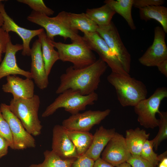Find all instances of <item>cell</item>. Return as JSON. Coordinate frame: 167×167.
I'll use <instances>...</instances> for the list:
<instances>
[{"mask_svg": "<svg viewBox=\"0 0 167 167\" xmlns=\"http://www.w3.org/2000/svg\"><path fill=\"white\" fill-rule=\"evenodd\" d=\"M95 161L84 154L74 161L72 167H93Z\"/></svg>", "mask_w": 167, "mask_h": 167, "instance_id": "34", "label": "cell"}, {"mask_svg": "<svg viewBox=\"0 0 167 167\" xmlns=\"http://www.w3.org/2000/svg\"><path fill=\"white\" fill-rule=\"evenodd\" d=\"M153 148V140H147L143 145L140 156L155 167L158 165L160 159L154 151Z\"/></svg>", "mask_w": 167, "mask_h": 167, "instance_id": "29", "label": "cell"}, {"mask_svg": "<svg viewBox=\"0 0 167 167\" xmlns=\"http://www.w3.org/2000/svg\"><path fill=\"white\" fill-rule=\"evenodd\" d=\"M40 104L39 96L34 95L29 99L12 98L9 105L11 111L20 120L25 130L34 136L41 134L42 127L38 116Z\"/></svg>", "mask_w": 167, "mask_h": 167, "instance_id": "4", "label": "cell"}, {"mask_svg": "<svg viewBox=\"0 0 167 167\" xmlns=\"http://www.w3.org/2000/svg\"><path fill=\"white\" fill-rule=\"evenodd\" d=\"M17 1L28 5L33 11L42 13L49 16L54 13V11L48 7L42 0H17Z\"/></svg>", "mask_w": 167, "mask_h": 167, "instance_id": "30", "label": "cell"}, {"mask_svg": "<svg viewBox=\"0 0 167 167\" xmlns=\"http://www.w3.org/2000/svg\"><path fill=\"white\" fill-rule=\"evenodd\" d=\"M0 110L9 125L14 149L23 150L34 148L36 146L35 139L25 130L20 120L11 111L9 105L1 103Z\"/></svg>", "mask_w": 167, "mask_h": 167, "instance_id": "10", "label": "cell"}, {"mask_svg": "<svg viewBox=\"0 0 167 167\" xmlns=\"http://www.w3.org/2000/svg\"><path fill=\"white\" fill-rule=\"evenodd\" d=\"M115 167H132L127 162L123 163Z\"/></svg>", "mask_w": 167, "mask_h": 167, "instance_id": "40", "label": "cell"}, {"mask_svg": "<svg viewBox=\"0 0 167 167\" xmlns=\"http://www.w3.org/2000/svg\"><path fill=\"white\" fill-rule=\"evenodd\" d=\"M66 19L73 30H79L84 34L96 32L98 26L85 13L76 14L66 12Z\"/></svg>", "mask_w": 167, "mask_h": 167, "instance_id": "20", "label": "cell"}, {"mask_svg": "<svg viewBox=\"0 0 167 167\" xmlns=\"http://www.w3.org/2000/svg\"><path fill=\"white\" fill-rule=\"evenodd\" d=\"M52 42L54 48L57 49L59 60L63 62H71L75 68L86 67L97 60L95 55L84 39L69 44L53 40Z\"/></svg>", "mask_w": 167, "mask_h": 167, "instance_id": "6", "label": "cell"}, {"mask_svg": "<svg viewBox=\"0 0 167 167\" xmlns=\"http://www.w3.org/2000/svg\"><path fill=\"white\" fill-rule=\"evenodd\" d=\"M107 79L114 88L118 99L123 107H134L147 98L148 90L146 85L130 75L112 72Z\"/></svg>", "mask_w": 167, "mask_h": 167, "instance_id": "2", "label": "cell"}, {"mask_svg": "<svg viewBox=\"0 0 167 167\" xmlns=\"http://www.w3.org/2000/svg\"><path fill=\"white\" fill-rule=\"evenodd\" d=\"M67 132L79 156L84 155L91 144L93 135L87 131L67 130Z\"/></svg>", "mask_w": 167, "mask_h": 167, "instance_id": "25", "label": "cell"}, {"mask_svg": "<svg viewBox=\"0 0 167 167\" xmlns=\"http://www.w3.org/2000/svg\"><path fill=\"white\" fill-rule=\"evenodd\" d=\"M31 58L30 72L37 87L40 89L46 88L49 84L48 76L46 72L41 43L36 40L31 49Z\"/></svg>", "mask_w": 167, "mask_h": 167, "instance_id": "16", "label": "cell"}, {"mask_svg": "<svg viewBox=\"0 0 167 167\" xmlns=\"http://www.w3.org/2000/svg\"><path fill=\"white\" fill-rule=\"evenodd\" d=\"M126 162L132 167H154L150 162L140 156L131 155Z\"/></svg>", "mask_w": 167, "mask_h": 167, "instance_id": "33", "label": "cell"}, {"mask_svg": "<svg viewBox=\"0 0 167 167\" xmlns=\"http://www.w3.org/2000/svg\"><path fill=\"white\" fill-rule=\"evenodd\" d=\"M160 117L158 132L152 139L154 148L157 150L161 142L167 139V112L161 111L158 113Z\"/></svg>", "mask_w": 167, "mask_h": 167, "instance_id": "28", "label": "cell"}, {"mask_svg": "<svg viewBox=\"0 0 167 167\" xmlns=\"http://www.w3.org/2000/svg\"><path fill=\"white\" fill-rule=\"evenodd\" d=\"M150 135L139 127L126 131V142L131 155L140 156L143 145L148 139Z\"/></svg>", "mask_w": 167, "mask_h": 167, "instance_id": "22", "label": "cell"}, {"mask_svg": "<svg viewBox=\"0 0 167 167\" xmlns=\"http://www.w3.org/2000/svg\"><path fill=\"white\" fill-rule=\"evenodd\" d=\"M0 12L4 19V23L2 28L7 32H12L18 34L23 41V49L22 54L24 56H30V41L34 37L37 36L44 29L41 28L32 30L19 26L7 14L5 9L4 5L2 2H0Z\"/></svg>", "mask_w": 167, "mask_h": 167, "instance_id": "14", "label": "cell"}, {"mask_svg": "<svg viewBox=\"0 0 167 167\" xmlns=\"http://www.w3.org/2000/svg\"><path fill=\"white\" fill-rule=\"evenodd\" d=\"M131 156L125 138L116 132L103 151L101 158L115 167L126 162Z\"/></svg>", "mask_w": 167, "mask_h": 167, "instance_id": "13", "label": "cell"}, {"mask_svg": "<svg viewBox=\"0 0 167 167\" xmlns=\"http://www.w3.org/2000/svg\"><path fill=\"white\" fill-rule=\"evenodd\" d=\"M66 13L63 11L55 17H50L32 11L27 19L45 29L47 36L52 40L54 41V37L58 36L63 37L65 41L69 38L72 42L83 40V36L78 34V31L73 30L69 26L66 19Z\"/></svg>", "mask_w": 167, "mask_h": 167, "instance_id": "3", "label": "cell"}, {"mask_svg": "<svg viewBox=\"0 0 167 167\" xmlns=\"http://www.w3.org/2000/svg\"><path fill=\"white\" fill-rule=\"evenodd\" d=\"M4 23V19L3 16L0 12V28H1Z\"/></svg>", "mask_w": 167, "mask_h": 167, "instance_id": "41", "label": "cell"}, {"mask_svg": "<svg viewBox=\"0 0 167 167\" xmlns=\"http://www.w3.org/2000/svg\"><path fill=\"white\" fill-rule=\"evenodd\" d=\"M156 66L161 74L167 77V59L161 62Z\"/></svg>", "mask_w": 167, "mask_h": 167, "instance_id": "37", "label": "cell"}, {"mask_svg": "<svg viewBox=\"0 0 167 167\" xmlns=\"http://www.w3.org/2000/svg\"><path fill=\"white\" fill-rule=\"evenodd\" d=\"M2 1H4V0H0V2H2Z\"/></svg>", "mask_w": 167, "mask_h": 167, "instance_id": "42", "label": "cell"}, {"mask_svg": "<svg viewBox=\"0 0 167 167\" xmlns=\"http://www.w3.org/2000/svg\"><path fill=\"white\" fill-rule=\"evenodd\" d=\"M107 66L99 58L93 64L83 68L69 66L60 76V84L56 93L60 94L68 89L78 91L83 95L95 92Z\"/></svg>", "mask_w": 167, "mask_h": 167, "instance_id": "1", "label": "cell"}, {"mask_svg": "<svg viewBox=\"0 0 167 167\" xmlns=\"http://www.w3.org/2000/svg\"><path fill=\"white\" fill-rule=\"evenodd\" d=\"M10 144L8 141L0 135V158L6 155Z\"/></svg>", "mask_w": 167, "mask_h": 167, "instance_id": "36", "label": "cell"}, {"mask_svg": "<svg viewBox=\"0 0 167 167\" xmlns=\"http://www.w3.org/2000/svg\"><path fill=\"white\" fill-rule=\"evenodd\" d=\"M111 110H88L71 115L64 120L62 126L66 129L89 131L95 125L99 124L110 113Z\"/></svg>", "mask_w": 167, "mask_h": 167, "instance_id": "11", "label": "cell"}, {"mask_svg": "<svg viewBox=\"0 0 167 167\" xmlns=\"http://www.w3.org/2000/svg\"><path fill=\"white\" fill-rule=\"evenodd\" d=\"M167 151L158 155L160 159V163L158 167H167Z\"/></svg>", "mask_w": 167, "mask_h": 167, "instance_id": "39", "label": "cell"}, {"mask_svg": "<svg viewBox=\"0 0 167 167\" xmlns=\"http://www.w3.org/2000/svg\"><path fill=\"white\" fill-rule=\"evenodd\" d=\"M93 167H115L100 157L95 161Z\"/></svg>", "mask_w": 167, "mask_h": 167, "instance_id": "38", "label": "cell"}, {"mask_svg": "<svg viewBox=\"0 0 167 167\" xmlns=\"http://www.w3.org/2000/svg\"><path fill=\"white\" fill-rule=\"evenodd\" d=\"M115 132L114 128L107 129L100 126L93 135L91 144L84 155L94 161L100 157L102 152Z\"/></svg>", "mask_w": 167, "mask_h": 167, "instance_id": "19", "label": "cell"}, {"mask_svg": "<svg viewBox=\"0 0 167 167\" xmlns=\"http://www.w3.org/2000/svg\"><path fill=\"white\" fill-rule=\"evenodd\" d=\"M0 135L8 141L10 144V148L14 149L13 137L9 125L4 118L0 110Z\"/></svg>", "mask_w": 167, "mask_h": 167, "instance_id": "31", "label": "cell"}, {"mask_svg": "<svg viewBox=\"0 0 167 167\" xmlns=\"http://www.w3.org/2000/svg\"><path fill=\"white\" fill-rule=\"evenodd\" d=\"M6 80L2 89L5 92L11 93L13 99H29L35 95L34 84L31 79H23L16 75H9L6 76Z\"/></svg>", "mask_w": 167, "mask_h": 167, "instance_id": "18", "label": "cell"}, {"mask_svg": "<svg viewBox=\"0 0 167 167\" xmlns=\"http://www.w3.org/2000/svg\"><path fill=\"white\" fill-rule=\"evenodd\" d=\"M96 32L118 57L126 71L130 74L131 55L124 45L117 28L113 23L112 21L108 25L98 27Z\"/></svg>", "mask_w": 167, "mask_h": 167, "instance_id": "9", "label": "cell"}, {"mask_svg": "<svg viewBox=\"0 0 167 167\" xmlns=\"http://www.w3.org/2000/svg\"><path fill=\"white\" fill-rule=\"evenodd\" d=\"M165 34L161 27L157 26L155 28L152 44L138 59L141 64L148 67L156 66L161 62L167 59Z\"/></svg>", "mask_w": 167, "mask_h": 167, "instance_id": "12", "label": "cell"}, {"mask_svg": "<svg viewBox=\"0 0 167 167\" xmlns=\"http://www.w3.org/2000/svg\"><path fill=\"white\" fill-rule=\"evenodd\" d=\"M45 160L38 164H32L29 167H72L76 159H64L52 150H46L44 152Z\"/></svg>", "mask_w": 167, "mask_h": 167, "instance_id": "27", "label": "cell"}, {"mask_svg": "<svg viewBox=\"0 0 167 167\" xmlns=\"http://www.w3.org/2000/svg\"><path fill=\"white\" fill-rule=\"evenodd\" d=\"M40 42L42 53L44 62L45 70L49 76L55 63L59 60L58 52L54 49L52 41L47 36L44 30L37 35Z\"/></svg>", "mask_w": 167, "mask_h": 167, "instance_id": "21", "label": "cell"}, {"mask_svg": "<svg viewBox=\"0 0 167 167\" xmlns=\"http://www.w3.org/2000/svg\"><path fill=\"white\" fill-rule=\"evenodd\" d=\"M134 0H106L105 4L108 5L115 12L122 16L132 30L136 27L133 19L131 10Z\"/></svg>", "mask_w": 167, "mask_h": 167, "instance_id": "24", "label": "cell"}, {"mask_svg": "<svg viewBox=\"0 0 167 167\" xmlns=\"http://www.w3.org/2000/svg\"><path fill=\"white\" fill-rule=\"evenodd\" d=\"M98 98V95L95 92L89 95H83L78 91L71 89L66 90L60 94L47 107L42 116L44 118L48 117L61 108H64L71 115L75 114L84 110L87 106L94 104Z\"/></svg>", "mask_w": 167, "mask_h": 167, "instance_id": "5", "label": "cell"}, {"mask_svg": "<svg viewBox=\"0 0 167 167\" xmlns=\"http://www.w3.org/2000/svg\"><path fill=\"white\" fill-rule=\"evenodd\" d=\"M23 49L22 44H12L10 40L8 43L4 59L0 64V80L2 78L9 75H19L26 78L32 79L30 72L20 68L16 61L17 52Z\"/></svg>", "mask_w": 167, "mask_h": 167, "instance_id": "17", "label": "cell"}, {"mask_svg": "<svg viewBox=\"0 0 167 167\" xmlns=\"http://www.w3.org/2000/svg\"><path fill=\"white\" fill-rule=\"evenodd\" d=\"M52 151L64 159H76L79 156L70 139L67 130L62 125H55L53 130Z\"/></svg>", "mask_w": 167, "mask_h": 167, "instance_id": "15", "label": "cell"}, {"mask_svg": "<svg viewBox=\"0 0 167 167\" xmlns=\"http://www.w3.org/2000/svg\"><path fill=\"white\" fill-rule=\"evenodd\" d=\"M84 34L83 37L84 41L92 51L98 54L99 58L109 66L112 72L123 75H130L126 71L118 57L97 33H87Z\"/></svg>", "mask_w": 167, "mask_h": 167, "instance_id": "8", "label": "cell"}, {"mask_svg": "<svg viewBox=\"0 0 167 167\" xmlns=\"http://www.w3.org/2000/svg\"><path fill=\"white\" fill-rule=\"evenodd\" d=\"M164 0H134L133 6L138 9L152 6H161Z\"/></svg>", "mask_w": 167, "mask_h": 167, "instance_id": "35", "label": "cell"}, {"mask_svg": "<svg viewBox=\"0 0 167 167\" xmlns=\"http://www.w3.org/2000/svg\"><path fill=\"white\" fill-rule=\"evenodd\" d=\"M10 40L11 37L9 33L2 28H0V64L2 61V54L5 53L8 43Z\"/></svg>", "mask_w": 167, "mask_h": 167, "instance_id": "32", "label": "cell"}, {"mask_svg": "<svg viewBox=\"0 0 167 167\" xmlns=\"http://www.w3.org/2000/svg\"><path fill=\"white\" fill-rule=\"evenodd\" d=\"M167 97V88L165 87L157 88L149 98L139 102L134 106L140 124L146 128L154 129L158 126L159 119L156 117L160 111L161 101Z\"/></svg>", "mask_w": 167, "mask_h": 167, "instance_id": "7", "label": "cell"}, {"mask_svg": "<svg viewBox=\"0 0 167 167\" xmlns=\"http://www.w3.org/2000/svg\"><path fill=\"white\" fill-rule=\"evenodd\" d=\"M115 12L107 4L100 7L88 9L85 13L98 27L109 24L115 14Z\"/></svg>", "mask_w": 167, "mask_h": 167, "instance_id": "26", "label": "cell"}, {"mask_svg": "<svg viewBox=\"0 0 167 167\" xmlns=\"http://www.w3.org/2000/svg\"><path fill=\"white\" fill-rule=\"evenodd\" d=\"M141 19L147 21L156 20L161 24L165 33H167V8L161 6H152L139 9Z\"/></svg>", "mask_w": 167, "mask_h": 167, "instance_id": "23", "label": "cell"}]
</instances>
